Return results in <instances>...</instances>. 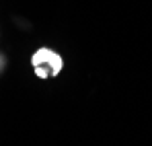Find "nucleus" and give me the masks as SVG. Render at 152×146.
Listing matches in <instances>:
<instances>
[{
  "label": "nucleus",
  "instance_id": "obj_2",
  "mask_svg": "<svg viewBox=\"0 0 152 146\" xmlns=\"http://www.w3.org/2000/svg\"><path fill=\"white\" fill-rule=\"evenodd\" d=\"M0 68H2V58H0Z\"/></svg>",
  "mask_w": 152,
  "mask_h": 146
},
{
  "label": "nucleus",
  "instance_id": "obj_1",
  "mask_svg": "<svg viewBox=\"0 0 152 146\" xmlns=\"http://www.w3.org/2000/svg\"><path fill=\"white\" fill-rule=\"evenodd\" d=\"M31 64H33L35 74H37L39 78H51V76H58L60 70L64 68L62 58H60L56 51H51V49H48V48L37 49V51L33 54V58H31Z\"/></svg>",
  "mask_w": 152,
  "mask_h": 146
}]
</instances>
